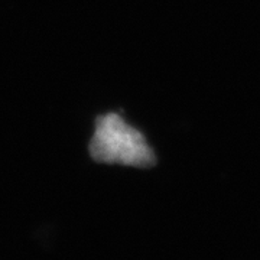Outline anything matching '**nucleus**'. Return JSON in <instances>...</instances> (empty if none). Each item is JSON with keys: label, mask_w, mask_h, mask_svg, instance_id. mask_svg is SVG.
I'll list each match as a JSON object with an SVG mask.
<instances>
[{"label": "nucleus", "mask_w": 260, "mask_h": 260, "mask_svg": "<svg viewBox=\"0 0 260 260\" xmlns=\"http://www.w3.org/2000/svg\"><path fill=\"white\" fill-rule=\"evenodd\" d=\"M90 155L97 162L126 167L150 168L156 164L153 149L145 136L116 113L97 117Z\"/></svg>", "instance_id": "1"}]
</instances>
